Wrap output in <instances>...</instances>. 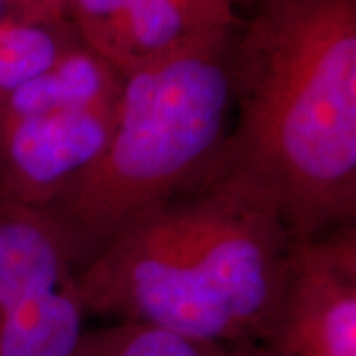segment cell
Instances as JSON below:
<instances>
[{
  "mask_svg": "<svg viewBox=\"0 0 356 356\" xmlns=\"http://www.w3.org/2000/svg\"><path fill=\"white\" fill-rule=\"evenodd\" d=\"M72 275L32 293L0 321V356H72L86 331Z\"/></svg>",
  "mask_w": 356,
  "mask_h": 356,
  "instance_id": "8",
  "label": "cell"
},
{
  "mask_svg": "<svg viewBox=\"0 0 356 356\" xmlns=\"http://www.w3.org/2000/svg\"><path fill=\"white\" fill-rule=\"evenodd\" d=\"M238 0H64L83 48L125 76L192 40L234 32Z\"/></svg>",
  "mask_w": 356,
  "mask_h": 356,
  "instance_id": "6",
  "label": "cell"
},
{
  "mask_svg": "<svg viewBox=\"0 0 356 356\" xmlns=\"http://www.w3.org/2000/svg\"><path fill=\"white\" fill-rule=\"evenodd\" d=\"M238 2H240V0H238Z\"/></svg>",
  "mask_w": 356,
  "mask_h": 356,
  "instance_id": "12",
  "label": "cell"
},
{
  "mask_svg": "<svg viewBox=\"0 0 356 356\" xmlns=\"http://www.w3.org/2000/svg\"><path fill=\"white\" fill-rule=\"evenodd\" d=\"M295 242L275 204L214 166L77 266L74 291L86 317L234 348L269 329Z\"/></svg>",
  "mask_w": 356,
  "mask_h": 356,
  "instance_id": "2",
  "label": "cell"
},
{
  "mask_svg": "<svg viewBox=\"0 0 356 356\" xmlns=\"http://www.w3.org/2000/svg\"><path fill=\"white\" fill-rule=\"evenodd\" d=\"M234 119L216 168L297 240L356 218V0H257L232 44Z\"/></svg>",
  "mask_w": 356,
  "mask_h": 356,
  "instance_id": "1",
  "label": "cell"
},
{
  "mask_svg": "<svg viewBox=\"0 0 356 356\" xmlns=\"http://www.w3.org/2000/svg\"><path fill=\"white\" fill-rule=\"evenodd\" d=\"M236 32L192 40L123 76L103 153L48 208L76 245L79 266L216 166L234 119Z\"/></svg>",
  "mask_w": 356,
  "mask_h": 356,
  "instance_id": "3",
  "label": "cell"
},
{
  "mask_svg": "<svg viewBox=\"0 0 356 356\" xmlns=\"http://www.w3.org/2000/svg\"><path fill=\"white\" fill-rule=\"evenodd\" d=\"M232 356H356V226L297 240L277 313Z\"/></svg>",
  "mask_w": 356,
  "mask_h": 356,
  "instance_id": "5",
  "label": "cell"
},
{
  "mask_svg": "<svg viewBox=\"0 0 356 356\" xmlns=\"http://www.w3.org/2000/svg\"><path fill=\"white\" fill-rule=\"evenodd\" d=\"M72 356H232L229 348L198 343L140 323L115 321L83 331Z\"/></svg>",
  "mask_w": 356,
  "mask_h": 356,
  "instance_id": "10",
  "label": "cell"
},
{
  "mask_svg": "<svg viewBox=\"0 0 356 356\" xmlns=\"http://www.w3.org/2000/svg\"><path fill=\"white\" fill-rule=\"evenodd\" d=\"M4 2H8L10 6H16V8H22V10L44 14V16H50L56 20H65L64 0H4Z\"/></svg>",
  "mask_w": 356,
  "mask_h": 356,
  "instance_id": "11",
  "label": "cell"
},
{
  "mask_svg": "<svg viewBox=\"0 0 356 356\" xmlns=\"http://www.w3.org/2000/svg\"><path fill=\"white\" fill-rule=\"evenodd\" d=\"M77 266L76 245L50 210L0 196V321Z\"/></svg>",
  "mask_w": 356,
  "mask_h": 356,
  "instance_id": "7",
  "label": "cell"
},
{
  "mask_svg": "<svg viewBox=\"0 0 356 356\" xmlns=\"http://www.w3.org/2000/svg\"><path fill=\"white\" fill-rule=\"evenodd\" d=\"M77 42L65 20L20 10L0 0V102L48 72Z\"/></svg>",
  "mask_w": 356,
  "mask_h": 356,
  "instance_id": "9",
  "label": "cell"
},
{
  "mask_svg": "<svg viewBox=\"0 0 356 356\" xmlns=\"http://www.w3.org/2000/svg\"><path fill=\"white\" fill-rule=\"evenodd\" d=\"M123 76L77 42L0 102V196L48 210L103 153Z\"/></svg>",
  "mask_w": 356,
  "mask_h": 356,
  "instance_id": "4",
  "label": "cell"
}]
</instances>
